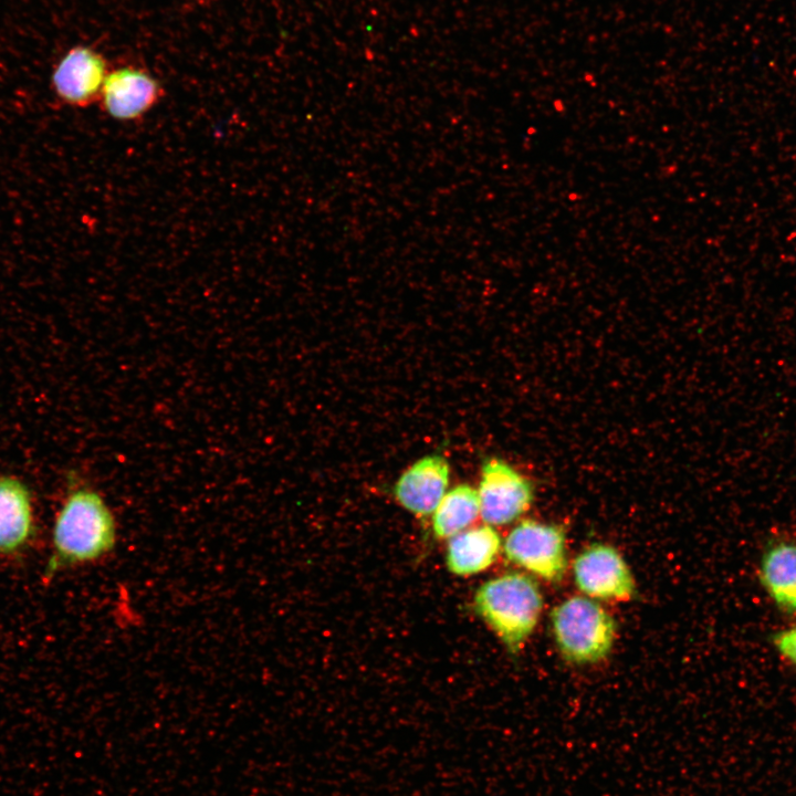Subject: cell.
<instances>
[{
	"label": "cell",
	"mask_w": 796,
	"mask_h": 796,
	"mask_svg": "<svg viewBox=\"0 0 796 796\" xmlns=\"http://www.w3.org/2000/svg\"><path fill=\"white\" fill-rule=\"evenodd\" d=\"M772 642L779 656L796 667V625L777 631Z\"/></svg>",
	"instance_id": "cell-14"
},
{
	"label": "cell",
	"mask_w": 796,
	"mask_h": 796,
	"mask_svg": "<svg viewBox=\"0 0 796 796\" xmlns=\"http://www.w3.org/2000/svg\"><path fill=\"white\" fill-rule=\"evenodd\" d=\"M163 96V86L149 72L136 66H122L108 72L98 103L108 117L118 122H136Z\"/></svg>",
	"instance_id": "cell-7"
},
{
	"label": "cell",
	"mask_w": 796,
	"mask_h": 796,
	"mask_svg": "<svg viewBox=\"0 0 796 796\" xmlns=\"http://www.w3.org/2000/svg\"><path fill=\"white\" fill-rule=\"evenodd\" d=\"M757 575L777 609L796 615V541L771 543L761 556Z\"/></svg>",
	"instance_id": "cell-10"
},
{
	"label": "cell",
	"mask_w": 796,
	"mask_h": 796,
	"mask_svg": "<svg viewBox=\"0 0 796 796\" xmlns=\"http://www.w3.org/2000/svg\"><path fill=\"white\" fill-rule=\"evenodd\" d=\"M108 72L102 54L88 46L77 45L55 65L52 88L63 104L87 107L98 102Z\"/></svg>",
	"instance_id": "cell-8"
},
{
	"label": "cell",
	"mask_w": 796,
	"mask_h": 796,
	"mask_svg": "<svg viewBox=\"0 0 796 796\" xmlns=\"http://www.w3.org/2000/svg\"><path fill=\"white\" fill-rule=\"evenodd\" d=\"M576 586L593 599L629 600L636 593L632 574L619 552L607 544L594 543L573 563Z\"/></svg>",
	"instance_id": "cell-6"
},
{
	"label": "cell",
	"mask_w": 796,
	"mask_h": 796,
	"mask_svg": "<svg viewBox=\"0 0 796 796\" xmlns=\"http://www.w3.org/2000/svg\"><path fill=\"white\" fill-rule=\"evenodd\" d=\"M504 552L512 563L552 583L561 582L567 568L566 536L558 525L522 521L507 535Z\"/></svg>",
	"instance_id": "cell-4"
},
{
	"label": "cell",
	"mask_w": 796,
	"mask_h": 796,
	"mask_svg": "<svg viewBox=\"0 0 796 796\" xmlns=\"http://www.w3.org/2000/svg\"><path fill=\"white\" fill-rule=\"evenodd\" d=\"M501 551V538L492 525L464 530L449 538L446 562L458 576H470L491 566Z\"/></svg>",
	"instance_id": "cell-12"
},
{
	"label": "cell",
	"mask_w": 796,
	"mask_h": 796,
	"mask_svg": "<svg viewBox=\"0 0 796 796\" xmlns=\"http://www.w3.org/2000/svg\"><path fill=\"white\" fill-rule=\"evenodd\" d=\"M551 622L557 648L568 662H598L614 646L616 622L594 599L576 596L562 601L552 610Z\"/></svg>",
	"instance_id": "cell-3"
},
{
	"label": "cell",
	"mask_w": 796,
	"mask_h": 796,
	"mask_svg": "<svg viewBox=\"0 0 796 796\" xmlns=\"http://www.w3.org/2000/svg\"><path fill=\"white\" fill-rule=\"evenodd\" d=\"M450 465L440 454H429L410 465L397 480L392 494L398 503L417 516L434 512L447 493Z\"/></svg>",
	"instance_id": "cell-9"
},
{
	"label": "cell",
	"mask_w": 796,
	"mask_h": 796,
	"mask_svg": "<svg viewBox=\"0 0 796 796\" xmlns=\"http://www.w3.org/2000/svg\"><path fill=\"white\" fill-rule=\"evenodd\" d=\"M33 530L31 498L18 478L0 475V554L21 549Z\"/></svg>",
	"instance_id": "cell-11"
},
{
	"label": "cell",
	"mask_w": 796,
	"mask_h": 796,
	"mask_svg": "<svg viewBox=\"0 0 796 796\" xmlns=\"http://www.w3.org/2000/svg\"><path fill=\"white\" fill-rule=\"evenodd\" d=\"M116 543V519L102 493L75 483L54 519L49 570L95 563L109 555Z\"/></svg>",
	"instance_id": "cell-1"
},
{
	"label": "cell",
	"mask_w": 796,
	"mask_h": 796,
	"mask_svg": "<svg viewBox=\"0 0 796 796\" xmlns=\"http://www.w3.org/2000/svg\"><path fill=\"white\" fill-rule=\"evenodd\" d=\"M473 606L507 650L517 653L537 625L543 596L533 578L509 573L483 583Z\"/></svg>",
	"instance_id": "cell-2"
},
{
	"label": "cell",
	"mask_w": 796,
	"mask_h": 796,
	"mask_svg": "<svg viewBox=\"0 0 796 796\" xmlns=\"http://www.w3.org/2000/svg\"><path fill=\"white\" fill-rule=\"evenodd\" d=\"M480 515L489 525L517 520L534 498L531 481L502 459H485L478 489Z\"/></svg>",
	"instance_id": "cell-5"
},
{
	"label": "cell",
	"mask_w": 796,
	"mask_h": 796,
	"mask_svg": "<svg viewBox=\"0 0 796 796\" xmlns=\"http://www.w3.org/2000/svg\"><path fill=\"white\" fill-rule=\"evenodd\" d=\"M480 515L478 490L460 484L444 494L433 512L436 537L450 538L467 530Z\"/></svg>",
	"instance_id": "cell-13"
}]
</instances>
